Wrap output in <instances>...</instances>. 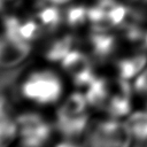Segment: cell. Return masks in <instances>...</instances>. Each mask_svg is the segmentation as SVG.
<instances>
[{
	"mask_svg": "<svg viewBox=\"0 0 147 147\" xmlns=\"http://www.w3.org/2000/svg\"><path fill=\"white\" fill-rule=\"evenodd\" d=\"M54 125L57 134L67 140H76L90 125L87 100L78 92H72L56 106Z\"/></svg>",
	"mask_w": 147,
	"mask_h": 147,
	"instance_id": "2",
	"label": "cell"
},
{
	"mask_svg": "<svg viewBox=\"0 0 147 147\" xmlns=\"http://www.w3.org/2000/svg\"><path fill=\"white\" fill-rule=\"evenodd\" d=\"M53 147H82V146H79L78 144H76L74 140H67V139H64V140L55 144Z\"/></svg>",
	"mask_w": 147,
	"mask_h": 147,
	"instance_id": "8",
	"label": "cell"
},
{
	"mask_svg": "<svg viewBox=\"0 0 147 147\" xmlns=\"http://www.w3.org/2000/svg\"><path fill=\"white\" fill-rule=\"evenodd\" d=\"M74 49V37L71 34H56L52 33L48 40L41 45V53L48 63L61 62Z\"/></svg>",
	"mask_w": 147,
	"mask_h": 147,
	"instance_id": "6",
	"label": "cell"
},
{
	"mask_svg": "<svg viewBox=\"0 0 147 147\" xmlns=\"http://www.w3.org/2000/svg\"><path fill=\"white\" fill-rule=\"evenodd\" d=\"M72 0H40V2L42 3H51V5H55V6H67L68 3H70Z\"/></svg>",
	"mask_w": 147,
	"mask_h": 147,
	"instance_id": "9",
	"label": "cell"
},
{
	"mask_svg": "<svg viewBox=\"0 0 147 147\" xmlns=\"http://www.w3.org/2000/svg\"><path fill=\"white\" fill-rule=\"evenodd\" d=\"M124 131L111 122L91 123L85 132V147H125Z\"/></svg>",
	"mask_w": 147,
	"mask_h": 147,
	"instance_id": "4",
	"label": "cell"
},
{
	"mask_svg": "<svg viewBox=\"0 0 147 147\" xmlns=\"http://www.w3.org/2000/svg\"><path fill=\"white\" fill-rule=\"evenodd\" d=\"M31 52V46L6 32L0 33V68L11 69L22 63Z\"/></svg>",
	"mask_w": 147,
	"mask_h": 147,
	"instance_id": "5",
	"label": "cell"
},
{
	"mask_svg": "<svg viewBox=\"0 0 147 147\" xmlns=\"http://www.w3.org/2000/svg\"><path fill=\"white\" fill-rule=\"evenodd\" d=\"M15 0H0V14L7 11Z\"/></svg>",
	"mask_w": 147,
	"mask_h": 147,
	"instance_id": "10",
	"label": "cell"
},
{
	"mask_svg": "<svg viewBox=\"0 0 147 147\" xmlns=\"http://www.w3.org/2000/svg\"><path fill=\"white\" fill-rule=\"evenodd\" d=\"M17 96L37 107H56L65 98V79L63 71L52 65H36L25 70L16 82Z\"/></svg>",
	"mask_w": 147,
	"mask_h": 147,
	"instance_id": "1",
	"label": "cell"
},
{
	"mask_svg": "<svg viewBox=\"0 0 147 147\" xmlns=\"http://www.w3.org/2000/svg\"><path fill=\"white\" fill-rule=\"evenodd\" d=\"M17 142L20 147H53L56 129L54 122L34 110H26L15 116Z\"/></svg>",
	"mask_w": 147,
	"mask_h": 147,
	"instance_id": "3",
	"label": "cell"
},
{
	"mask_svg": "<svg viewBox=\"0 0 147 147\" xmlns=\"http://www.w3.org/2000/svg\"><path fill=\"white\" fill-rule=\"evenodd\" d=\"M17 142V124L15 116L0 114V147H11Z\"/></svg>",
	"mask_w": 147,
	"mask_h": 147,
	"instance_id": "7",
	"label": "cell"
}]
</instances>
